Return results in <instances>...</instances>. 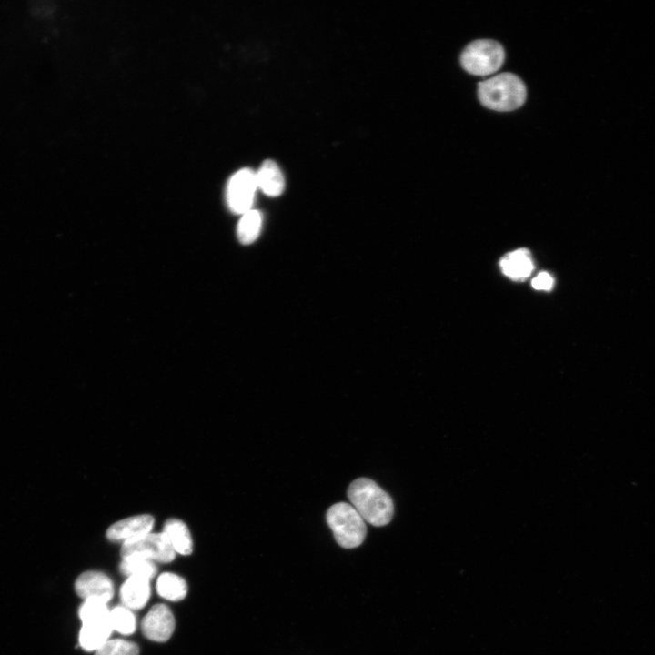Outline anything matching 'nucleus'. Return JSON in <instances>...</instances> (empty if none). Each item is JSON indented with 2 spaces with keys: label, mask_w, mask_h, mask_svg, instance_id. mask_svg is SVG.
Segmentation results:
<instances>
[{
  "label": "nucleus",
  "mask_w": 655,
  "mask_h": 655,
  "mask_svg": "<svg viewBox=\"0 0 655 655\" xmlns=\"http://www.w3.org/2000/svg\"><path fill=\"white\" fill-rule=\"evenodd\" d=\"M347 493L350 504L365 521L380 527L391 520L393 501L375 481L367 478L357 479L351 482Z\"/></svg>",
  "instance_id": "1"
},
{
  "label": "nucleus",
  "mask_w": 655,
  "mask_h": 655,
  "mask_svg": "<svg viewBox=\"0 0 655 655\" xmlns=\"http://www.w3.org/2000/svg\"><path fill=\"white\" fill-rule=\"evenodd\" d=\"M146 578L131 576L120 589V599L129 610L142 609L150 597V584Z\"/></svg>",
  "instance_id": "12"
},
{
  "label": "nucleus",
  "mask_w": 655,
  "mask_h": 655,
  "mask_svg": "<svg viewBox=\"0 0 655 655\" xmlns=\"http://www.w3.org/2000/svg\"><path fill=\"white\" fill-rule=\"evenodd\" d=\"M478 96L480 103L489 109L511 111L524 104L527 91L519 76L501 73L479 83Z\"/></svg>",
  "instance_id": "2"
},
{
  "label": "nucleus",
  "mask_w": 655,
  "mask_h": 655,
  "mask_svg": "<svg viewBox=\"0 0 655 655\" xmlns=\"http://www.w3.org/2000/svg\"><path fill=\"white\" fill-rule=\"evenodd\" d=\"M141 629L150 640L166 641L175 629V619L170 609L165 604L153 606L142 620Z\"/></svg>",
  "instance_id": "7"
},
{
  "label": "nucleus",
  "mask_w": 655,
  "mask_h": 655,
  "mask_svg": "<svg viewBox=\"0 0 655 655\" xmlns=\"http://www.w3.org/2000/svg\"><path fill=\"white\" fill-rule=\"evenodd\" d=\"M120 572L127 577L138 576L151 579L156 573V566L153 560L132 556L122 559Z\"/></svg>",
  "instance_id": "17"
},
{
  "label": "nucleus",
  "mask_w": 655,
  "mask_h": 655,
  "mask_svg": "<svg viewBox=\"0 0 655 655\" xmlns=\"http://www.w3.org/2000/svg\"><path fill=\"white\" fill-rule=\"evenodd\" d=\"M139 650L136 643L122 639L108 640L95 655H138Z\"/></svg>",
  "instance_id": "19"
},
{
  "label": "nucleus",
  "mask_w": 655,
  "mask_h": 655,
  "mask_svg": "<svg viewBox=\"0 0 655 655\" xmlns=\"http://www.w3.org/2000/svg\"><path fill=\"white\" fill-rule=\"evenodd\" d=\"M78 614L83 623L91 620L109 616L110 610L105 602L96 600H86L80 606Z\"/></svg>",
  "instance_id": "20"
},
{
  "label": "nucleus",
  "mask_w": 655,
  "mask_h": 655,
  "mask_svg": "<svg viewBox=\"0 0 655 655\" xmlns=\"http://www.w3.org/2000/svg\"><path fill=\"white\" fill-rule=\"evenodd\" d=\"M75 590L85 600H96L107 603L114 595V585L106 574L86 571L76 579Z\"/></svg>",
  "instance_id": "8"
},
{
  "label": "nucleus",
  "mask_w": 655,
  "mask_h": 655,
  "mask_svg": "<svg viewBox=\"0 0 655 655\" xmlns=\"http://www.w3.org/2000/svg\"><path fill=\"white\" fill-rule=\"evenodd\" d=\"M257 188L256 173L252 170L244 168L235 173L227 188V202L230 210L237 214L251 210Z\"/></svg>",
  "instance_id": "6"
},
{
  "label": "nucleus",
  "mask_w": 655,
  "mask_h": 655,
  "mask_svg": "<svg viewBox=\"0 0 655 655\" xmlns=\"http://www.w3.org/2000/svg\"><path fill=\"white\" fill-rule=\"evenodd\" d=\"M257 187L270 196H279L285 186L283 174L272 160L265 161L256 173Z\"/></svg>",
  "instance_id": "14"
},
{
  "label": "nucleus",
  "mask_w": 655,
  "mask_h": 655,
  "mask_svg": "<svg viewBox=\"0 0 655 655\" xmlns=\"http://www.w3.org/2000/svg\"><path fill=\"white\" fill-rule=\"evenodd\" d=\"M502 273L515 281L528 278L534 269L530 252L527 248H519L506 254L499 261Z\"/></svg>",
  "instance_id": "11"
},
{
  "label": "nucleus",
  "mask_w": 655,
  "mask_h": 655,
  "mask_svg": "<svg viewBox=\"0 0 655 655\" xmlns=\"http://www.w3.org/2000/svg\"><path fill=\"white\" fill-rule=\"evenodd\" d=\"M327 522L337 542L345 549L356 548L365 539V520L349 503L332 505L327 512Z\"/></svg>",
  "instance_id": "3"
},
{
  "label": "nucleus",
  "mask_w": 655,
  "mask_h": 655,
  "mask_svg": "<svg viewBox=\"0 0 655 655\" xmlns=\"http://www.w3.org/2000/svg\"><path fill=\"white\" fill-rule=\"evenodd\" d=\"M157 593L170 601L182 600L187 592V585L180 576L166 572L162 573L156 581Z\"/></svg>",
  "instance_id": "15"
},
{
  "label": "nucleus",
  "mask_w": 655,
  "mask_h": 655,
  "mask_svg": "<svg viewBox=\"0 0 655 655\" xmlns=\"http://www.w3.org/2000/svg\"><path fill=\"white\" fill-rule=\"evenodd\" d=\"M554 280L547 272L539 273L531 281L532 287L537 290H550L553 287Z\"/></svg>",
  "instance_id": "21"
},
{
  "label": "nucleus",
  "mask_w": 655,
  "mask_h": 655,
  "mask_svg": "<svg viewBox=\"0 0 655 655\" xmlns=\"http://www.w3.org/2000/svg\"><path fill=\"white\" fill-rule=\"evenodd\" d=\"M262 215L257 210H249L242 214L237 227V235L238 240L246 245L254 242L261 230Z\"/></svg>",
  "instance_id": "16"
},
{
  "label": "nucleus",
  "mask_w": 655,
  "mask_h": 655,
  "mask_svg": "<svg viewBox=\"0 0 655 655\" xmlns=\"http://www.w3.org/2000/svg\"><path fill=\"white\" fill-rule=\"evenodd\" d=\"M154 518L150 515H137L119 520L106 530V537L114 542H126L150 533Z\"/></svg>",
  "instance_id": "9"
},
{
  "label": "nucleus",
  "mask_w": 655,
  "mask_h": 655,
  "mask_svg": "<svg viewBox=\"0 0 655 655\" xmlns=\"http://www.w3.org/2000/svg\"><path fill=\"white\" fill-rule=\"evenodd\" d=\"M110 621L113 630L121 634H132L136 630V618L125 606H117L110 610Z\"/></svg>",
  "instance_id": "18"
},
{
  "label": "nucleus",
  "mask_w": 655,
  "mask_h": 655,
  "mask_svg": "<svg viewBox=\"0 0 655 655\" xmlns=\"http://www.w3.org/2000/svg\"><path fill=\"white\" fill-rule=\"evenodd\" d=\"M505 58L502 45L494 40L480 39L469 44L460 55V64L469 73L487 76L498 71Z\"/></svg>",
  "instance_id": "4"
},
{
  "label": "nucleus",
  "mask_w": 655,
  "mask_h": 655,
  "mask_svg": "<svg viewBox=\"0 0 655 655\" xmlns=\"http://www.w3.org/2000/svg\"><path fill=\"white\" fill-rule=\"evenodd\" d=\"M175 552L189 555L193 549V542L186 525L180 519H168L164 525L163 532Z\"/></svg>",
  "instance_id": "13"
},
{
  "label": "nucleus",
  "mask_w": 655,
  "mask_h": 655,
  "mask_svg": "<svg viewBox=\"0 0 655 655\" xmlns=\"http://www.w3.org/2000/svg\"><path fill=\"white\" fill-rule=\"evenodd\" d=\"M112 631L110 614L84 622L79 631V644L86 651H96L109 640Z\"/></svg>",
  "instance_id": "10"
},
{
  "label": "nucleus",
  "mask_w": 655,
  "mask_h": 655,
  "mask_svg": "<svg viewBox=\"0 0 655 655\" xmlns=\"http://www.w3.org/2000/svg\"><path fill=\"white\" fill-rule=\"evenodd\" d=\"M120 553L122 559L138 556L163 563L175 558V551L162 532L148 533L126 541L123 543Z\"/></svg>",
  "instance_id": "5"
}]
</instances>
